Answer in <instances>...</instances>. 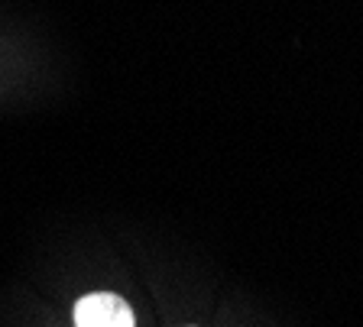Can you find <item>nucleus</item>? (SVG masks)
I'll return each mask as SVG.
<instances>
[{
  "mask_svg": "<svg viewBox=\"0 0 363 327\" xmlns=\"http://www.w3.org/2000/svg\"><path fill=\"white\" fill-rule=\"evenodd\" d=\"M75 327H136V318L121 295L94 292L75 302Z\"/></svg>",
  "mask_w": 363,
  "mask_h": 327,
  "instance_id": "nucleus-1",
  "label": "nucleus"
}]
</instances>
